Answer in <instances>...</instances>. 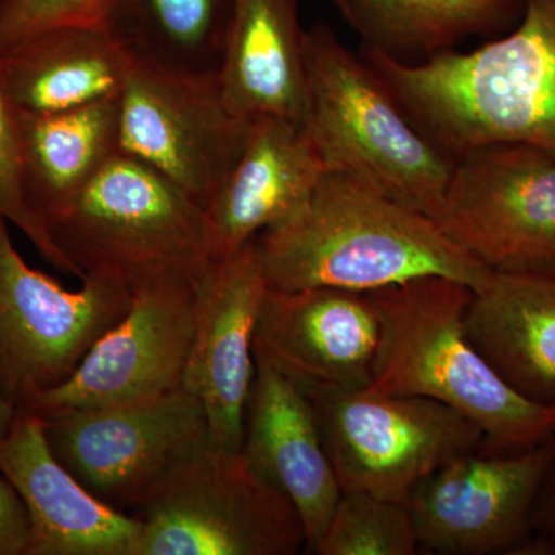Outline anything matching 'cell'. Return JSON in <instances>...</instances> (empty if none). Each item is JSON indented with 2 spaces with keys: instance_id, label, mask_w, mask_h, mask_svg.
Masks as SVG:
<instances>
[{
  "instance_id": "9",
  "label": "cell",
  "mask_w": 555,
  "mask_h": 555,
  "mask_svg": "<svg viewBox=\"0 0 555 555\" xmlns=\"http://www.w3.org/2000/svg\"><path fill=\"white\" fill-rule=\"evenodd\" d=\"M42 420L62 465L100 502L129 516L208 443L206 411L184 387Z\"/></svg>"
},
{
  "instance_id": "26",
  "label": "cell",
  "mask_w": 555,
  "mask_h": 555,
  "mask_svg": "<svg viewBox=\"0 0 555 555\" xmlns=\"http://www.w3.org/2000/svg\"><path fill=\"white\" fill-rule=\"evenodd\" d=\"M0 217L21 230L53 268L76 276L68 259L51 240L49 230L25 199L22 185L20 109L0 79Z\"/></svg>"
},
{
  "instance_id": "18",
  "label": "cell",
  "mask_w": 555,
  "mask_h": 555,
  "mask_svg": "<svg viewBox=\"0 0 555 555\" xmlns=\"http://www.w3.org/2000/svg\"><path fill=\"white\" fill-rule=\"evenodd\" d=\"M324 171L302 126L278 116L251 118L238 159L204 207L211 261L294 214Z\"/></svg>"
},
{
  "instance_id": "29",
  "label": "cell",
  "mask_w": 555,
  "mask_h": 555,
  "mask_svg": "<svg viewBox=\"0 0 555 555\" xmlns=\"http://www.w3.org/2000/svg\"><path fill=\"white\" fill-rule=\"evenodd\" d=\"M30 521L16 489L0 474V555H25Z\"/></svg>"
},
{
  "instance_id": "30",
  "label": "cell",
  "mask_w": 555,
  "mask_h": 555,
  "mask_svg": "<svg viewBox=\"0 0 555 555\" xmlns=\"http://www.w3.org/2000/svg\"><path fill=\"white\" fill-rule=\"evenodd\" d=\"M17 414V409L9 403L5 398L0 396V440L9 434L11 425H13L14 416Z\"/></svg>"
},
{
  "instance_id": "31",
  "label": "cell",
  "mask_w": 555,
  "mask_h": 555,
  "mask_svg": "<svg viewBox=\"0 0 555 555\" xmlns=\"http://www.w3.org/2000/svg\"><path fill=\"white\" fill-rule=\"evenodd\" d=\"M10 0H0V13L5 10V7L9 5Z\"/></svg>"
},
{
  "instance_id": "22",
  "label": "cell",
  "mask_w": 555,
  "mask_h": 555,
  "mask_svg": "<svg viewBox=\"0 0 555 555\" xmlns=\"http://www.w3.org/2000/svg\"><path fill=\"white\" fill-rule=\"evenodd\" d=\"M22 185L47 219L119 152V98L56 113L20 112Z\"/></svg>"
},
{
  "instance_id": "7",
  "label": "cell",
  "mask_w": 555,
  "mask_h": 555,
  "mask_svg": "<svg viewBox=\"0 0 555 555\" xmlns=\"http://www.w3.org/2000/svg\"><path fill=\"white\" fill-rule=\"evenodd\" d=\"M138 555H295L306 547L294 503L240 451L207 443L133 513Z\"/></svg>"
},
{
  "instance_id": "15",
  "label": "cell",
  "mask_w": 555,
  "mask_h": 555,
  "mask_svg": "<svg viewBox=\"0 0 555 555\" xmlns=\"http://www.w3.org/2000/svg\"><path fill=\"white\" fill-rule=\"evenodd\" d=\"M378 347V313L366 292L269 287L254 356L295 385L367 387Z\"/></svg>"
},
{
  "instance_id": "24",
  "label": "cell",
  "mask_w": 555,
  "mask_h": 555,
  "mask_svg": "<svg viewBox=\"0 0 555 555\" xmlns=\"http://www.w3.org/2000/svg\"><path fill=\"white\" fill-rule=\"evenodd\" d=\"M232 0H107L104 25L133 56L218 73Z\"/></svg>"
},
{
  "instance_id": "28",
  "label": "cell",
  "mask_w": 555,
  "mask_h": 555,
  "mask_svg": "<svg viewBox=\"0 0 555 555\" xmlns=\"http://www.w3.org/2000/svg\"><path fill=\"white\" fill-rule=\"evenodd\" d=\"M532 539L525 554L555 555V434L547 440V460L531 516Z\"/></svg>"
},
{
  "instance_id": "17",
  "label": "cell",
  "mask_w": 555,
  "mask_h": 555,
  "mask_svg": "<svg viewBox=\"0 0 555 555\" xmlns=\"http://www.w3.org/2000/svg\"><path fill=\"white\" fill-rule=\"evenodd\" d=\"M241 454L294 503L305 526L306 553L315 554L341 489L305 392L258 357L244 408Z\"/></svg>"
},
{
  "instance_id": "8",
  "label": "cell",
  "mask_w": 555,
  "mask_h": 555,
  "mask_svg": "<svg viewBox=\"0 0 555 555\" xmlns=\"http://www.w3.org/2000/svg\"><path fill=\"white\" fill-rule=\"evenodd\" d=\"M7 224L0 217V396L20 411L72 377L133 294L94 276L79 291L62 287L24 261Z\"/></svg>"
},
{
  "instance_id": "13",
  "label": "cell",
  "mask_w": 555,
  "mask_h": 555,
  "mask_svg": "<svg viewBox=\"0 0 555 555\" xmlns=\"http://www.w3.org/2000/svg\"><path fill=\"white\" fill-rule=\"evenodd\" d=\"M195 320V284L144 288L72 377L33 398L21 412L40 418L112 406L182 387Z\"/></svg>"
},
{
  "instance_id": "10",
  "label": "cell",
  "mask_w": 555,
  "mask_h": 555,
  "mask_svg": "<svg viewBox=\"0 0 555 555\" xmlns=\"http://www.w3.org/2000/svg\"><path fill=\"white\" fill-rule=\"evenodd\" d=\"M434 221L492 272L555 276V156L525 144L467 150Z\"/></svg>"
},
{
  "instance_id": "3",
  "label": "cell",
  "mask_w": 555,
  "mask_h": 555,
  "mask_svg": "<svg viewBox=\"0 0 555 555\" xmlns=\"http://www.w3.org/2000/svg\"><path fill=\"white\" fill-rule=\"evenodd\" d=\"M366 294L379 320L371 387L447 404L483 430L485 452L526 451L554 436L555 404L517 393L470 341L473 288L426 276Z\"/></svg>"
},
{
  "instance_id": "23",
  "label": "cell",
  "mask_w": 555,
  "mask_h": 555,
  "mask_svg": "<svg viewBox=\"0 0 555 555\" xmlns=\"http://www.w3.org/2000/svg\"><path fill=\"white\" fill-rule=\"evenodd\" d=\"M363 46L401 62L454 50L505 20L516 0H334Z\"/></svg>"
},
{
  "instance_id": "1",
  "label": "cell",
  "mask_w": 555,
  "mask_h": 555,
  "mask_svg": "<svg viewBox=\"0 0 555 555\" xmlns=\"http://www.w3.org/2000/svg\"><path fill=\"white\" fill-rule=\"evenodd\" d=\"M257 243L276 291L372 292L426 276L477 291L491 273L434 219L345 171H324L305 203Z\"/></svg>"
},
{
  "instance_id": "6",
  "label": "cell",
  "mask_w": 555,
  "mask_h": 555,
  "mask_svg": "<svg viewBox=\"0 0 555 555\" xmlns=\"http://www.w3.org/2000/svg\"><path fill=\"white\" fill-rule=\"evenodd\" d=\"M297 386L313 409L341 494L408 503L430 474L483 448L473 420L430 398L371 386Z\"/></svg>"
},
{
  "instance_id": "19",
  "label": "cell",
  "mask_w": 555,
  "mask_h": 555,
  "mask_svg": "<svg viewBox=\"0 0 555 555\" xmlns=\"http://www.w3.org/2000/svg\"><path fill=\"white\" fill-rule=\"evenodd\" d=\"M298 5L299 0H232L218 80L225 104L240 118L305 122L306 31Z\"/></svg>"
},
{
  "instance_id": "11",
  "label": "cell",
  "mask_w": 555,
  "mask_h": 555,
  "mask_svg": "<svg viewBox=\"0 0 555 555\" xmlns=\"http://www.w3.org/2000/svg\"><path fill=\"white\" fill-rule=\"evenodd\" d=\"M248 122L225 104L218 73L131 54L119 96V150L159 171L203 210L238 159Z\"/></svg>"
},
{
  "instance_id": "21",
  "label": "cell",
  "mask_w": 555,
  "mask_h": 555,
  "mask_svg": "<svg viewBox=\"0 0 555 555\" xmlns=\"http://www.w3.org/2000/svg\"><path fill=\"white\" fill-rule=\"evenodd\" d=\"M466 331L517 393L555 404V276L491 270L474 291Z\"/></svg>"
},
{
  "instance_id": "5",
  "label": "cell",
  "mask_w": 555,
  "mask_h": 555,
  "mask_svg": "<svg viewBox=\"0 0 555 555\" xmlns=\"http://www.w3.org/2000/svg\"><path fill=\"white\" fill-rule=\"evenodd\" d=\"M46 228L76 278H101L133 295L195 284L211 262L203 207L120 150Z\"/></svg>"
},
{
  "instance_id": "16",
  "label": "cell",
  "mask_w": 555,
  "mask_h": 555,
  "mask_svg": "<svg viewBox=\"0 0 555 555\" xmlns=\"http://www.w3.org/2000/svg\"><path fill=\"white\" fill-rule=\"evenodd\" d=\"M0 474L28 521L25 555H138L142 524L100 502L51 452L43 420L17 411L0 440Z\"/></svg>"
},
{
  "instance_id": "4",
  "label": "cell",
  "mask_w": 555,
  "mask_h": 555,
  "mask_svg": "<svg viewBox=\"0 0 555 555\" xmlns=\"http://www.w3.org/2000/svg\"><path fill=\"white\" fill-rule=\"evenodd\" d=\"M305 53L302 129L324 169L352 175L390 199L436 218L455 158L415 126L378 73L326 24L306 31Z\"/></svg>"
},
{
  "instance_id": "25",
  "label": "cell",
  "mask_w": 555,
  "mask_h": 555,
  "mask_svg": "<svg viewBox=\"0 0 555 555\" xmlns=\"http://www.w3.org/2000/svg\"><path fill=\"white\" fill-rule=\"evenodd\" d=\"M418 551L406 503L366 492H343L315 554L414 555Z\"/></svg>"
},
{
  "instance_id": "27",
  "label": "cell",
  "mask_w": 555,
  "mask_h": 555,
  "mask_svg": "<svg viewBox=\"0 0 555 555\" xmlns=\"http://www.w3.org/2000/svg\"><path fill=\"white\" fill-rule=\"evenodd\" d=\"M107 0H10L0 13V51L27 36L64 25L105 27Z\"/></svg>"
},
{
  "instance_id": "14",
  "label": "cell",
  "mask_w": 555,
  "mask_h": 555,
  "mask_svg": "<svg viewBox=\"0 0 555 555\" xmlns=\"http://www.w3.org/2000/svg\"><path fill=\"white\" fill-rule=\"evenodd\" d=\"M268 291L257 238L211 261L195 283V320L182 387L206 411L211 447L240 451L243 443L255 334Z\"/></svg>"
},
{
  "instance_id": "12",
  "label": "cell",
  "mask_w": 555,
  "mask_h": 555,
  "mask_svg": "<svg viewBox=\"0 0 555 555\" xmlns=\"http://www.w3.org/2000/svg\"><path fill=\"white\" fill-rule=\"evenodd\" d=\"M547 441L520 452L452 460L408 500L420 550L447 555L525 554Z\"/></svg>"
},
{
  "instance_id": "2",
  "label": "cell",
  "mask_w": 555,
  "mask_h": 555,
  "mask_svg": "<svg viewBox=\"0 0 555 555\" xmlns=\"http://www.w3.org/2000/svg\"><path fill=\"white\" fill-rule=\"evenodd\" d=\"M524 3L516 30L469 53L401 62L363 46L361 56L452 158L488 144L555 156V0Z\"/></svg>"
},
{
  "instance_id": "20",
  "label": "cell",
  "mask_w": 555,
  "mask_h": 555,
  "mask_svg": "<svg viewBox=\"0 0 555 555\" xmlns=\"http://www.w3.org/2000/svg\"><path fill=\"white\" fill-rule=\"evenodd\" d=\"M131 53L102 25H64L0 51V79L14 107L56 113L115 100Z\"/></svg>"
}]
</instances>
